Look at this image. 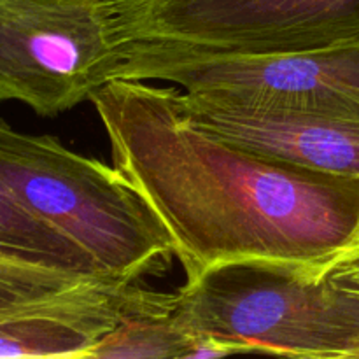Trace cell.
<instances>
[{"label":"cell","instance_id":"obj_1","mask_svg":"<svg viewBox=\"0 0 359 359\" xmlns=\"http://www.w3.org/2000/svg\"><path fill=\"white\" fill-rule=\"evenodd\" d=\"M90 102L114 167L168 231L186 280L226 265L325 279L359 259V177L219 139L189 119L179 88L112 79Z\"/></svg>","mask_w":359,"mask_h":359},{"label":"cell","instance_id":"obj_2","mask_svg":"<svg viewBox=\"0 0 359 359\" xmlns=\"http://www.w3.org/2000/svg\"><path fill=\"white\" fill-rule=\"evenodd\" d=\"M0 181L111 279L140 280L175 256L168 231L118 167L55 137L0 119Z\"/></svg>","mask_w":359,"mask_h":359},{"label":"cell","instance_id":"obj_3","mask_svg":"<svg viewBox=\"0 0 359 359\" xmlns=\"http://www.w3.org/2000/svg\"><path fill=\"white\" fill-rule=\"evenodd\" d=\"M177 316L193 337L233 354L359 359V294L328 277L265 265H226L186 280Z\"/></svg>","mask_w":359,"mask_h":359},{"label":"cell","instance_id":"obj_4","mask_svg":"<svg viewBox=\"0 0 359 359\" xmlns=\"http://www.w3.org/2000/svg\"><path fill=\"white\" fill-rule=\"evenodd\" d=\"M114 79L165 81L212 104L359 118V39L276 55H221L126 42Z\"/></svg>","mask_w":359,"mask_h":359},{"label":"cell","instance_id":"obj_5","mask_svg":"<svg viewBox=\"0 0 359 359\" xmlns=\"http://www.w3.org/2000/svg\"><path fill=\"white\" fill-rule=\"evenodd\" d=\"M123 44L221 55L311 51L359 39V0H105Z\"/></svg>","mask_w":359,"mask_h":359},{"label":"cell","instance_id":"obj_6","mask_svg":"<svg viewBox=\"0 0 359 359\" xmlns=\"http://www.w3.org/2000/svg\"><path fill=\"white\" fill-rule=\"evenodd\" d=\"M123 46L105 0H0V102L63 114L114 79Z\"/></svg>","mask_w":359,"mask_h":359},{"label":"cell","instance_id":"obj_7","mask_svg":"<svg viewBox=\"0 0 359 359\" xmlns=\"http://www.w3.org/2000/svg\"><path fill=\"white\" fill-rule=\"evenodd\" d=\"M182 93L200 128L249 151L307 170L359 177V118L212 104Z\"/></svg>","mask_w":359,"mask_h":359},{"label":"cell","instance_id":"obj_8","mask_svg":"<svg viewBox=\"0 0 359 359\" xmlns=\"http://www.w3.org/2000/svg\"><path fill=\"white\" fill-rule=\"evenodd\" d=\"M139 280H81L0 321V358L88 359L132 304Z\"/></svg>","mask_w":359,"mask_h":359},{"label":"cell","instance_id":"obj_9","mask_svg":"<svg viewBox=\"0 0 359 359\" xmlns=\"http://www.w3.org/2000/svg\"><path fill=\"white\" fill-rule=\"evenodd\" d=\"M195 344L177 316V291L161 293L137 284L119 325L88 354V359H188Z\"/></svg>","mask_w":359,"mask_h":359},{"label":"cell","instance_id":"obj_10","mask_svg":"<svg viewBox=\"0 0 359 359\" xmlns=\"http://www.w3.org/2000/svg\"><path fill=\"white\" fill-rule=\"evenodd\" d=\"M0 252L83 277H107L72 241L32 212L0 181ZM111 279V277H109Z\"/></svg>","mask_w":359,"mask_h":359},{"label":"cell","instance_id":"obj_11","mask_svg":"<svg viewBox=\"0 0 359 359\" xmlns=\"http://www.w3.org/2000/svg\"><path fill=\"white\" fill-rule=\"evenodd\" d=\"M86 279L95 277L76 276L55 266L0 252V321L32 302Z\"/></svg>","mask_w":359,"mask_h":359},{"label":"cell","instance_id":"obj_12","mask_svg":"<svg viewBox=\"0 0 359 359\" xmlns=\"http://www.w3.org/2000/svg\"><path fill=\"white\" fill-rule=\"evenodd\" d=\"M328 279L332 280L335 286L359 294V259L358 262L347 263V265L333 270L328 276Z\"/></svg>","mask_w":359,"mask_h":359}]
</instances>
